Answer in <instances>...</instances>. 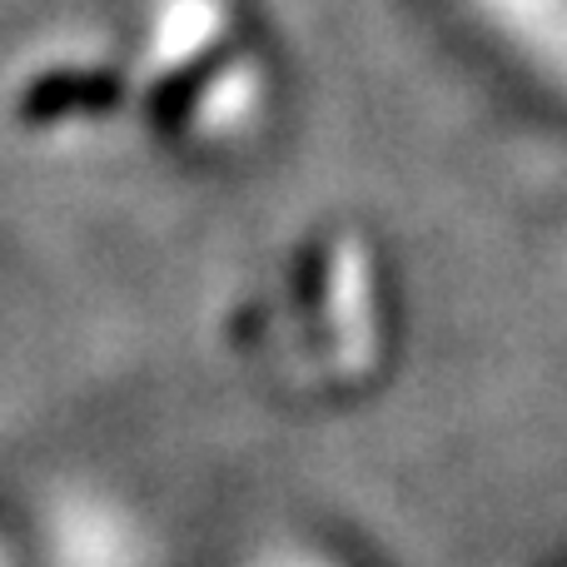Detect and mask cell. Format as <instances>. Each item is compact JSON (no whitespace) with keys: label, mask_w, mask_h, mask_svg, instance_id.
Here are the masks:
<instances>
[{"label":"cell","mask_w":567,"mask_h":567,"mask_svg":"<svg viewBox=\"0 0 567 567\" xmlns=\"http://www.w3.org/2000/svg\"><path fill=\"white\" fill-rule=\"evenodd\" d=\"M333 313H339L343 369H363L373 353V319H369V284H363L359 249H339V259H333Z\"/></svg>","instance_id":"cell-2"},{"label":"cell","mask_w":567,"mask_h":567,"mask_svg":"<svg viewBox=\"0 0 567 567\" xmlns=\"http://www.w3.org/2000/svg\"><path fill=\"white\" fill-rule=\"evenodd\" d=\"M493 30L553 85H567V0H473Z\"/></svg>","instance_id":"cell-1"}]
</instances>
